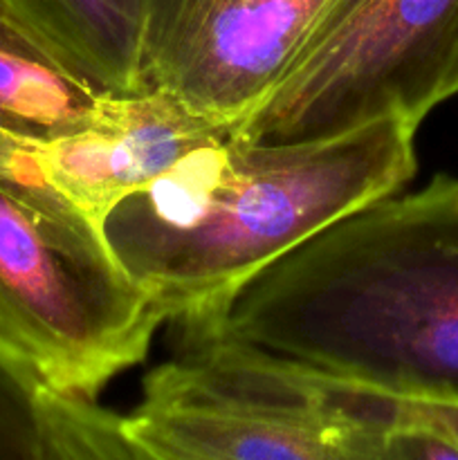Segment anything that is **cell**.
I'll return each mask as SVG.
<instances>
[{
	"mask_svg": "<svg viewBox=\"0 0 458 460\" xmlns=\"http://www.w3.org/2000/svg\"><path fill=\"white\" fill-rule=\"evenodd\" d=\"M189 341L328 385L458 404V178L436 175L328 225Z\"/></svg>",
	"mask_w": 458,
	"mask_h": 460,
	"instance_id": "obj_1",
	"label": "cell"
},
{
	"mask_svg": "<svg viewBox=\"0 0 458 460\" xmlns=\"http://www.w3.org/2000/svg\"><path fill=\"white\" fill-rule=\"evenodd\" d=\"M398 117L314 142L223 135L193 148L103 220L121 268L187 340L214 326L251 277L416 175Z\"/></svg>",
	"mask_w": 458,
	"mask_h": 460,
	"instance_id": "obj_2",
	"label": "cell"
},
{
	"mask_svg": "<svg viewBox=\"0 0 458 460\" xmlns=\"http://www.w3.org/2000/svg\"><path fill=\"white\" fill-rule=\"evenodd\" d=\"M162 323L103 229L0 139V359L39 389L97 400Z\"/></svg>",
	"mask_w": 458,
	"mask_h": 460,
	"instance_id": "obj_3",
	"label": "cell"
},
{
	"mask_svg": "<svg viewBox=\"0 0 458 460\" xmlns=\"http://www.w3.org/2000/svg\"><path fill=\"white\" fill-rule=\"evenodd\" d=\"M458 94V0H339L295 70L229 135L337 137L373 121L413 128Z\"/></svg>",
	"mask_w": 458,
	"mask_h": 460,
	"instance_id": "obj_4",
	"label": "cell"
},
{
	"mask_svg": "<svg viewBox=\"0 0 458 460\" xmlns=\"http://www.w3.org/2000/svg\"><path fill=\"white\" fill-rule=\"evenodd\" d=\"M126 425L207 460H395L391 431L350 411L328 386L193 341L142 385Z\"/></svg>",
	"mask_w": 458,
	"mask_h": 460,
	"instance_id": "obj_5",
	"label": "cell"
},
{
	"mask_svg": "<svg viewBox=\"0 0 458 460\" xmlns=\"http://www.w3.org/2000/svg\"><path fill=\"white\" fill-rule=\"evenodd\" d=\"M339 0H148L139 93L164 90L229 133L295 70Z\"/></svg>",
	"mask_w": 458,
	"mask_h": 460,
	"instance_id": "obj_6",
	"label": "cell"
},
{
	"mask_svg": "<svg viewBox=\"0 0 458 460\" xmlns=\"http://www.w3.org/2000/svg\"><path fill=\"white\" fill-rule=\"evenodd\" d=\"M223 135L227 130L173 94L146 90L117 97L85 128L30 148L45 180L103 227L119 202L162 178L193 148Z\"/></svg>",
	"mask_w": 458,
	"mask_h": 460,
	"instance_id": "obj_7",
	"label": "cell"
},
{
	"mask_svg": "<svg viewBox=\"0 0 458 460\" xmlns=\"http://www.w3.org/2000/svg\"><path fill=\"white\" fill-rule=\"evenodd\" d=\"M117 97L76 72L0 0V139L54 142L97 121Z\"/></svg>",
	"mask_w": 458,
	"mask_h": 460,
	"instance_id": "obj_8",
	"label": "cell"
},
{
	"mask_svg": "<svg viewBox=\"0 0 458 460\" xmlns=\"http://www.w3.org/2000/svg\"><path fill=\"white\" fill-rule=\"evenodd\" d=\"M75 67L112 94H139V40L148 0H9Z\"/></svg>",
	"mask_w": 458,
	"mask_h": 460,
	"instance_id": "obj_9",
	"label": "cell"
},
{
	"mask_svg": "<svg viewBox=\"0 0 458 460\" xmlns=\"http://www.w3.org/2000/svg\"><path fill=\"white\" fill-rule=\"evenodd\" d=\"M39 456L36 460H153L126 427L124 416L97 400L52 394L36 386Z\"/></svg>",
	"mask_w": 458,
	"mask_h": 460,
	"instance_id": "obj_10",
	"label": "cell"
},
{
	"mask_svg": "<svg viewBox=\"0 0 458 460\" xmlns=\"http://www.w3.org/2000/svg\"><path fill=\"white\" fill-rule=\"evenodd\" d=\"M39 436L36 386L0 359V460H36Z\"/></svg>",
	"mask_w": 458,
	"mask_h": 460,
	"instance_id": "obj_11",
	"label": "cell"
},
{
	"mask_svg": "<svg viewBox=\"0 0 458 460\" xmlns=\"http://www.w3.org/2000/svg\"><path fill=\"white\" fill-rule=\"evenodd\" d=\"M341 400L353 409L357 416L393 429L400 425H425L458 443V404H438V402H413V400L386 398V395L368 394V391L348 389V386L335 385Z\"/></svg>",
	"mask_w": 458,
	"mask_h": 460,
	"instance_id": "obj_12",
	"label": "cell"
},
{
	"mask_svg": "<svg viewBox=\"0 0 458 460\" xmlns=\"http://www.w3.org/2000/svg\"><path fill=\"white\" fill-rule=\"evenodd\" d=\"M395 460H458V443L443 431L425 425H400L391 429Z\"/></svg>",
	"mask_w": 458,
	"mask_h": 460,
	"instance_id": "obj_13",
	"label": "cell"
},
{
	"mask_svg": "<svg viewBox=\"0 0 458 460\" xmlns=\"http://www.w3.org/2000/svg\"><path fill=\"white\" fill-rule=\"evenodd\" d=\"M124 422H126V418H124ZM128 431L139 440V443L144 445V449L151 454L153 460H207V458L196 456V454L187 452V449H180V447H175V445L164 443V440H160V438H153V436H146V434H137V431H133L130 427H128Z\"/></svg>",
	"mask_w": 458,
	"mask_h": 460,
	"instance_id": "obj_14",
	"label": "cell"
}]
</instances>
